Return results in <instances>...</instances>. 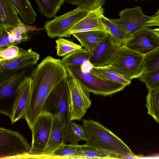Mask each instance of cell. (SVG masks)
Instances as JSON below:
<instances>
[{
	"instance_id": "6da1fadb",
	"label": "cell",
	"mask_w": 159,
	"mask_h": 159,
	"mask_svg": "<svg viewBox=\"0 0 159 159\" xmlns=\"http://www.w3.org/2000/svg\"><path fill=\"white\" fill-rule=\"evenodd\" d=\"M68 76L61 60L51 56L42 60L33 70L30 76V95L24 118L30 129L43 111L51 92L61 80Z\"/></svg>"
},
{
	"instance_id": "7a4b0ae2",
	"label": "cell",
	"mask_w": 159,
	"mask_h": 159,
	"mask_svg": "<svg viewBox=\"0 0 159 159\" xmlns=\"http://www.w3.org/2000/svg\"><path fill=\"white\" fill-rule=\"evenodd\" d=\"M82 123L87 145L119 155L118 159L139 158L120 138L99 123L85 119Z\"/></svg>"
},
{
	"instance_id": "3957f363",
	"label": "cell",
	"mask_w": 159,
	"mask_h": 159,
	"mask_svg": "<svg viewBox=\"0 0 159 159\" xmlns=\"http://www.w3.org/2000/svg\"><path fill=\"white\" fill-rule=\"evenodd\" d=\"M67 77L61 80L52 91L45 101L43 110L50 113L53 116L60 114L64 125L66 143L69 140V127L71 122Z\"/></svg>"
},
{
	"instance_id": "277c9868",
	"label": "cell",
	"mask_w": 159,
	"mask_h": 159,
	"mask_svg": "<svg viewBox=\"0 0 159 159\" xmlns=\"http://www.w3.org/2000/svg\"><path fill=\"white\" fill-rule=\"evenodd\" d=\"M144 56L122 45L119 48L109 66L118 74L131 80L138 78L144 73Z\"/></svg>"
},
{
	"instance_id": "5b68a950",
	"label": "cell",
	"mask_w": 159,
	"mask_h": 159,
	"mask_svg": "<svg viewBox=\"0 0 159 159\" xmlns=\"http://www.w3.org/2000/svg\"><path fill=\"white\" fill-rule=\"evenodd\" d=\"M80 66L68 65L65 67L68 73L76 79L89 93L106 96L122 90L126 86L102 79L91 72L83 73L80 69Z\"/></svg>"
},
{
	"instance_id": "8992f818",
	"label": "cell",
	"mask_w": 159,
	"mask_h": 159,
	"mask_svg": "<svg viewBox=\"0 0 159 159\" xmlns=\"http://www.w3.org/2000/svg\"><path fill=\"white\" fill-rule=\"evenodd\" d=\"M31 148V144L18 132L0 128V159L26 157Z\"/></svg>"
},
{
	"instance_id": "52a82bcc",
	"label": "cell",
	"mask_w": 159,
	"mask_h": 159,
	"mask_svg": "<svg viewBox=\"0 0 159 159\" xmlns=\"http://www.w3.org/2000/svg\"><path fill=\"white\" fill-rule=\"evenodd\" d=\"M90 11L78 7L76 9L46 22L44 27L48 36L51 38L69 37V30L85 17Z\"/></svg>"
},
{
	"instance_id": "ba28073f",
	"label": "cell",
	"mask_w": 159,
	"mask_h": 159,
	"mask_svg": "<svg viewBox=\"0 0 159 159\" xmlns=\"http://www.w3.org/2000/svg\"><path fill=\"white\" fill-rule=\"evenodd\" d=\"M68 74L70 121L79 120L91 105L89 92L76 79Z\"/></svg>"
},
{
	"instance_id": "9c48e42d",
	"label": "cell",
	"mask_w": 159,
	"mask_h": 159,
	"mask_svg": "<svg viewBox=\"0 0 159 159\" xmlns=\"http://www.w3.org/2000/svg\"><path fill=\"white\" fill-rule=\"evenodd\" d=\"M53 120V116L47 111H43L39 115L31 129L32 140L29 153L39 157L42 155L49 139Z\"/></svg>"
},
{
	"instance_id": "30bf717a",
	"label": "cell",
	"mask_w": 159,
	"mask_h": 159,
	"mask_svg": "<svg viewBox=\"0 0 159 159\" xmlns=\"http://www.w3.org/2000/svg\"><path fill=\"white\" fill-rule=\"evenodd\" d=\"M124 45L145 55L159 46V43L152 29L144 27L134 33Z\"/></svg>"
},
{
	"instance_id": "8fae6325",
	"label": "cell",
	"mask_w": 159,
	"mask_h": 159,
	"mask_svg": "<svg viewBox=\"0 0 159 159\" xmlns=\"http://www.w3.org/2000/svg\"><path fill=\"white\" fill-rule=\"evenodd\" d=\"M119 19L111 20L131 35L145 27L146 22L152 18V17L143 14L142 8L139 6L126 8L119 13Z\"/></svg>"
},
{
	"instance_id": "7c38bea8",
	"label": "cell",
	"mask_w": 159,
	"mask_h": 159,
	"mask_svg": "<svg viewBox=\"0 0 159 159\" xmlns=\"http://www.w3.org/2000/svg\"><path fill=\"white\" fill-rule=\"evenodd\" d=\"M121 46L108 33L107 36L90 52L89 61L95 67L109 66Z\"/></svg>"
},
{
	"instance_id": "4fadbf2b",
	"label": "cell",
	"mask_w": 159,
	"mask_h": 159,
	"mask_svg": "<svg viewBox=\"0 0 159 159\" xmlns=\"http://www.w3.org/2000/svg\"><path fill=\"white\" fill-rule=\"evenodd\" d=\"M31 80L26 76L17 88L12 109L8 116L12 124L24 118L29 100Z\"/></svg>"
},
{
	"instance_id": "5bb4252c",
	"label": "cell",
	"mask_w": 159,
	"mask_h": 159,
	"mask_svg": "<svg viewBox=\"0 0 159 159\" xmlns=\"http://www.w3.org/2000/svg\"><path fill=\"white\" fill-rule=\"evenodd\" d=\"M26 69L0 73V102L14 99L16 90L26 75Z\"/></svg>"
},
{
	"instance_id": "9a60e30c",
	"label": "cell",
	"mask_w": 159,
	"mask_h": 159,
	"mask_svg": "<svg viewBox=\"0 0 159 159\" xmlns=\"http://www.w3.org/2000/svg\"><path fill=\"white\" fill-rule=\"evenodd\" d=\"M102 6L91 10L84 18L75 24L69 30L70 36L75 33L93 30H102L108 33V30L103 23L101 17L104 15Z\"/></svg>"
},
{
	"instance_id": "2e32d148",
	"label": "cell",
	"mask_w": 159,
	"mask_h": 159,
	"mask_svg": "<svg viewBox=\"0 0 159 159\" xmlns=\"http://www.w3.org/2000/svg\"><path fill=\"white\" fill-rule=\"evenodd\" d=\"M64 124L60 114L53 116L52 130L46 147L40 158H46L65 143Z\"/></svg>"
},
{
	"instance_id": "e0dca14e",
	"label": "cell",
	"mask_w": 159,
	"mask_h": 159,
	"mask_svg": "<svg viewBox=\"0 0 159 159\" xmlns=\"http://www.w3.org/2000/svg\"><path fill=\"white\" fill-rule=\"evenodd\" d=\"M39 55L31 49L24 50L16 58L0 65V73L4 71L25 69L36 64Z\"/></svg>"
},
{
	"instance_id": "ac0fdd59",
	"label": "cell",
	"mask_w": 159,
	"mask_h": 159,
	"mask_svg": "<svg viewBox=\"0 0 159 159\" xmlns=\"http://www.w3.org/2000/svg\"><path fill=\"white\" fill-rule=\"evenodd\" d=\"M18 12L10 0H0V25L8 30L17 27L22 22Z\"/></svg>"
},
{
	"instance_id": "d6986e66",
	"label": "cell",
	"mask_w": 159,
	"mask_h": 159,
	"mask_svg": "<svg viewBox=\"0 0 159 159\" xmlns=\"http://www.w3.org/2000/svg\"><path fill=\"white\" fill-rule=\"evenodd\" d=\"M108 33L102 30H93L75 33L71 35L84 48L91 52L107 35Z\"/></svg>"
},
{
	"instance_id": "ffe728a7",
	"label": "cell",
	"mask_w": 159,
	"mask_h": 159,
	"mask_svg": "<svg viewBox=\"0 0 159 159\" xmlns=\"http://www.w3.org/2000/svg\"><path fill=\"white\" fill-rule=\"evenodd\" d=\"M119 155L99 149L85 144L80 145L77 151L70 159H118Z\"/></svg>"
},
{
	"instance_id": "44dd1931",
	"label": "cell",
	"mask_w": 159,
	"mask_h": 159,
	"mask_svg": "<svg viewBox=\"0 0 159 159\" xmlns=\"http://www.w3.org/2000/svg\"><path fill=\"white\" fill-rule=\"evenodd\" d=\"M23 22L29 24L35 23L37 14L29 0H10Z\"/></svg>"
},
{
	"instance_id": "7402d4cb",
	"label": "cell",
	"mask_w": 159,
	"mask_h": 159,
	"mask_svg": "<svg viewBox=\"0 0 159 159\" xmlns=\"http://www.w3.org/2000/svg\"><path fill=\"white\" fill-rule=\"evenodd\" d=\"M91 72L102 79L122 84L126 86L131 82V80L118 74L109 66L101 67L94 66Z\"/></svg>"
},
{
	"instance_id": "603a6c76",
	"label": "cell",
	"mask_w": 159,
	"mask_h": 159,
	"mask_svg": "<svg viewBox=\"0 0 159 159\" xmlns=\"http://www.w3.org/2000/svg\"><path fill=\"white\" fill-rule=\"evenodd\" d=\"M41 14L46 18L55 17L60 10L65 0H35Z\"/></svg>"
},
{
	"instance_id": "cb8c5ba5",
	"label": "cell",
	"mask_w": 159,
	"mask_h": 159,
	"mask_svg": "<svg viewBox=\"0 0 159 159\" xmlns=\"http://www.w3.org/2000/svg\"><path fill=\"white\" fill-rule=\"evenodd\" d=\"M101 18L103 23L107 28L108 33L119 45H124L131 35L104 15L102 16Z\"/></svg>"
},
{
	"instance_id": "d4e9b609",
	"label": "cell",
	"mask_w": 159,
	"mask_h": 159,
	"mask_svg": "<svg viewBox=\"0 0 159 159\" xmlns=\"http://www.w3.org/2000/svg\"><path fill=\"white\" fill-rule=\"evenodd\" d=\"M146 100L148 114L159 123V89L149 91Z\"/></svg>"
},
{
	"instance_id": "484cf974",
	"label": "cell",
	"mask_w": 159,
	"mask_h": 159,
	"mask_svg": "<svg viewBox=\"0 0 159 159\" xmlns=\"http://www.w3.org/2000/svg\"><path fill=\"white\" fill-rule=\"evenodd\" d=\"M90 52L86 49L78 50L65 56L61 61L65 66L68 65L80 66L89 60Z\"/></svg>"
},
{
	"instance_id": "4316f807",
	"label": "cell",
	"mask_w": 159,
	"mask_h": 159,
	"mask_svg": "<svg viewBox=\"0 0 159 159\" xmlns=\"http://www.w3.org/2000/svg\"><path fill=\"white\" fill-rule=\"evenodd\" d=\"M56 42L57 55L60 57H65L82 49L81 46L63 38L58 39Z\"/></svg>"
},
{
	"instance_id": "83f0119b",
	"label": "cell",
	"mask_w": 159,
	"mask_h": 159,
	"mask_svg": "<svg viewBox=\"0 0 159 159\" xmlns=\"http://www.w3.org/2000/svg\"><path fill=\"white\" fill-rule=\"evenodd\" d=\"M69 134L70 144L77 145L80 140H84L86 142L87 140L86 135L82 125L77 124L74 122L71 121L70 123Z\"/></svg>"
},
{
	"instance_id": "f1b7e54d",
	"label": "cell",
	"mask_w": 159,
	"mask_h": 159,
	"mask_svg": "<svg viewBox=\"0 0 159 159\" xmlns=\"http://www.w3.org/2000/svg\"><path fill=\"white\" fill-rule=\"evenodd\" d=\"M138 79L145 83L148 91L159 89V69L144 72Z\"/></svg>"
},
{
	"instance_id": "f546056e",
	"label": "cell",
	"mask_w": 159,
	"mask_h": 159,
	"mask_svg": "<svg viewBox=\"0 0 159 159\" xmlns=\"http://www.w3.org/2000/svg\"><path fill=\"white\" fill-rule=\"evenodd\" d=\"M80 145L64 143L57 148L48 158L69 159L77 151Z\"/></svg>"
},
{
	"instance_id": "4dcf8cb0",
	"label": "cell",
	"mask_w": 159,
	"mask_h": 159,
	"mask_svg": "<svg viewBox=\"0 0 159 159\" xmlns=\"http://www.w3.org/2000/svg\"><path fill=\"white\" fill-rule=\"evenodd\" d=\"M144 72L159 69V46L144 56Z\"/></svg>"
},
{
	"instance_id": "1f68e13d",
	"label": "cell",
	"mask_w": 159,
	"mask_h": 159,
	"mask_svg": "<svg viewBox=\"0 0 159 159\" xmlns=\"http://www.w3.org/2000/svg\"><path fill=\"white\" fill-rule=\"evenodd\" d=\"M24 49L16 46H12L0 51V65L19 56Z\"/></svg>"
},
{
	"instance_id": "d6a6232c",
	"label": "cell",
	"mask_w": 159,
	"mask_h": 159,
	"mask_svg": "<svg viewBox=\"0 0 159 159\" xmlns=\"http://www.w3.org/2000/svg\"><path fill=\"white\" fill-rule=\"evenodd\" d=\"M35 26H31L27 25L24 23L22 22L17 27L8 31L15 34L18 33L22 34H28L31 32L37 31L38 29Z\"/></svg>"
},
{
	"instance_id": "836d02e7",
	"label": "cell",
	"mask_w": 159,
	"mask_h": 159,
	"mask_svg": "<svg viewBox=\"0 0 159 159\" xmlns=\"http://www.w3.org/2000/svg\"><path fill=\"white\" fill-rule=\"evenodd\" d=\"M8 31L0 25V51L8 47Z\"/></svg>"
},
{
	"instance_id": "e575fe53",
	"label": "cell",
	"mask_w": 159,
	"mask_h": 159,
	"mask_svg": "<svg viewBox=\"0 0 159 159\" xmlns=\"http://www.w3.org/2000/svg\"><path fill=\"white\" fill-rule=\"evenodd\" d=\"M93 67L89 60L85 61L80 66L81 71L84 73L90 72Z\"/></svg>"
},
{
	"instance_id": "d590c367",
	"label": "cell",
	"mask_w": 159,
	"mask_h": 159,
	"mask_svg": "<svg viewBox=\"0 0 159 159\" xmlns=\"http://www.w3.org/2000/svg\"><path fill=\"white\" fill-rule=\"evenodd\" d=\"M28 34L18 33L15 34V42L14 46H16L22 42L27 41L29 38Z\"/></svg>"
},
{
	"instance_id": "8d00e7d4",
	"label": "cell",
	"mask_w": 159,
	"mask_h": 159,
	"mask_svg": "<svg viewBox=\"0 0 159 159\" xmlns=\"http://www.w3.org/2000/svg\"><path fill=\"white\" fill-rule=\"evenodd\" d=\"M155 26H159V15L152 17L146 23L145 27L148 28Z\"/></svg>"
},
{
	"instance_id": "74e56055",
	"label": "cell",
	"mask_w": 159,
	"mask_h": 159,
	"mask_svg": "<svg viewBox=\"0 0 159 159\" xmlns=\"http://www.w3.org/2000/svg\"><path fill=\"white\" fill-rule=\"evenodd\" d=\"M152 30L156 35L157 40L159 43V28L152 29Z\"/></svg>"
},
{
	"instance_id": "f35d334b",
	"label": "cell",
	"mask_w": 159,
	"mask_h": 159,
	"mask_svg": "<svg viewBox=\"0 0 159 159\" xmlns=\"http://www.w3.org/2000/svg\"><path fill=\"white\" fill-rule=\"evenodd\" d=\"M159 15V9L158 11H157V12L156 13V14L155 15L152 16V17H154L155 16H157Z\"/></svg>"
},
{
	"instance_id": "ab89813d",
	"label": "cell",
	"mask_w": 159,
	"mask_h": 159,
	"mask_svg": "<svg viewBox=\"0 0 159 159\" xmlns=\"http://www.w3.org/2000/svg\"></svg>"
}]
</instances>
